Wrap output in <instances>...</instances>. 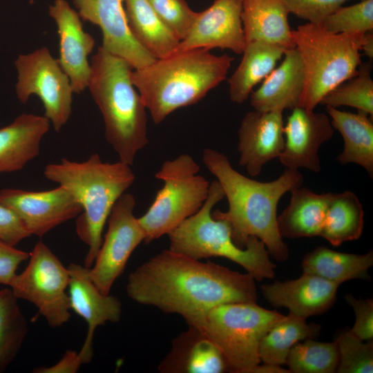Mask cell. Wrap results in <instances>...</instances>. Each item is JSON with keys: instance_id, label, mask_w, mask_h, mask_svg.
<instances>
[{"instance_id": "obj_6", "label": "cell", "mask_w": 373, "mask_h": 373, "mask_svg": "<svg viewBox=\"0 0 373 373\" xmlns=\"http://www.w3.org/2000/svg\"><path fill=\"white\" fill-rule=\"evenodd\" d=\"M224 198L218 180L210 183L208 197L199 211L168 234L169 249L197 260L226 258L258 281L274 278L276 265L263 242L251 236L245 247H240L232 238L229 224L212 216V209Z\"/></svg>"}, {"instance_id": "obj_12", "label": "cell", "mask_w": 373, "mask_h": 373, "mask_svg": "<svg viewBox=\"0 0 373 373\" xmlns=\"http://www.w3.org/2000/svg\"><path fill=\"white\" fill-rule=\"evenodd\" d=\"M135 197L124 193L114 204L108 218V229L93 265L90 278L104 294H110L136 247L145 240V233L133 213Z\"/></svg>"}, {"instance_id": "obj_28", "label": "cell", "mask_w": 373, "mask_h": 373, "mask_svg": "<svg viewBox=\"0 0 373 373\" xmlns=\"http://www.w3.org/2000/svg\"><path fill=\"white\" fill-rule=\"evenodd\" d=\"M130 31L146 51L155 59L173 54L180 40L164 24L148 0H124Z\"/></svg>"}, {"instance_id": "obj_41", "label": "cell", "mask_w": 373, "mask_h": 373, "mask_svg": "<svg viewBox=\"0 0 373 373\" xmlns=\"http://www.w3.org/2000/svg\"><path fill=\"white\" fill-rule=\"evenodd\" d=\"M30 236L15 213L0 203V240L15 246Z\"/></svg>"}, {"instance_id": "obj_5", "label": "cell", "mask_w": 373, "mask_h": 373, "mask_svg": "<svg viewBox=\"0 0 373 373\" xmlns=\"http://www.w3.org/2000/svg\"><path fill=\"white\" fill-rule=\"evenodd\" d=\"M131 66L99 46L93 56L88 88L105 125V137L119 157L132 166L149 143L146 108L135 90Z\"/></svg>"}, {"instance_id": "obj_17", "label": "cell", "mask_w": 373, "mask_h": 373, "mask_svg": "<svg viewBox=\"0 0 373 373\" xmlns=\"http://www.w3.org/2000/svg\"><path fill=\"white\" fill-rule=\"evenodd\" d=\"M69 302L70 309L82 317L88 325L87 334L78 353L83 364L91 361L93 355V337L96 328L107 322L119 321L122 304L110 294H104L93 282L89 269L85 265L72 263L68 267Z\"/></svg>"}, {"instance_id": "obj_14", "label": "cell", "mask_w": 373, "mask_h": 373, "mask_svg": "<svg viewBox=\"0 0 373 373\" xmlns=\"http://www.w3.org/2000/svg\"><path fill=\"white\" fill-rule=\"evenodd\" d=\"M81 19L97 26L102 33V47L126 60L134 70L155 61L132 35L122 2L124 0H71Z\"/></svg>"}, {"instance_id": "obj_35", "label": "cell", "mask_w": 373, "mask_h": 373, "mask_svg": "<svg viewBox=\"0 0 373 373\" xmlns=\"http://www.w3.org/2000/svg\"><path fill=\"white\" fill-rule=\"evenodd\" d=\"M339 352L338 373H372L373 342L359 339L350 329L341 332L335 340Z\"/></svg>"}, {"instance_id": "obj_24", "label": "cell", "mask_w": 373, "mask_h": 373, "mask_svg": "<svg viewBox=\"0 0 373 373\" xmlns=\"http://www.w3.org/2000/svg\"><path fill=\"white\" fill-rule=\"evenodd\" d=\"M289 14L282 0H243L241 19L246 43L262 41L294 48Z\"/></svg>"}, {"instance_id": "obj_42", "label": "cell", "mask_w": 373, "mask_h": 373, "mask_svg": "<svg viewBox=\"0 0 373 373\" xmlns=\"http://www.w3.org/2000/svg\"><path fill=\"white\" fill-rule=\"evenodd\" d=\"M83 365L77 352L67 350L61 358L50 367H40L34 370L35 373H76Z\"/></svg>"}, {"instance_id": "obj_1", "label": "cell", "mask_w": 373, "mask_h": 373, "mask_svg": "<svg viewBox=\"0 0 373 373\" xmlns=\"http://www.w3.org/2000/svg\"><path fill=\"white\" fill-rule=\"evenodd\" d=\"M126 292L134 301L177 314L195 327L218 305L257 300L255 279L249 274L169 249L130 274Z\"/></svg>"}, {"instance_id": "obj_10", "label": "cell", "mask_w": 373, "mask_h": 373, "mask_svg": "<svg viewBox=\"0 0 373 373\" xmlns=\"http://www.w3.org/2000/svg\"><path fill=\"white\" fill-rule=\"evenodd\" d=\"M70 279L68 267L63 265L50 248L39 241L30 253L26 269L16 274L8 287L17 299L28 300L37 307L50 327L68 321Z\"/></svg>"}, {"instance_id": "obj_22", "label": "cell", "mask_w": 373, "mask_h": 373, "mask_svg": "<svg viewBox=\"0 0 373 373\" xmlns=\"http://www.w3.org/2000/svg\"><path fill=\"white\" fill-rule=\"evenodd\" d=\"M162 373H222L229 371L216 345L199 328L189 326L172 341L158 365Z\"/></svg>"}, {"instance_id": "obj_21", "label": "cell", "mask_w": 373, "mask_h": 373, "mask_svg": "<svg viewBox=\"0 0 373 373\" xmlns=\"http://www.w3.org/2000/svg\"><path fill=\"white\" fill-rule=\"evenodd\" d=\"M305 84L301 59L294 48L285 51L282 61L253 91L250 104L260 112L280 111L299 106Z\"/></svg>"}, {"instance_id": "obj_25", "label": "cell", "mask_w": 373, "mask_h": 373, "mask_svg": "<svg viewBox=\"0 0 373 373\" xmlns=\"http://www.w3.org/2000/svg\"><path fill=\"white\" fill-rule=\"evenodd\" d=\"M291 193L288 206L277 217L280 236L288 238L320 236L330 192L318 194L300 186Z\"/></svg>"}, {"instance_id": "obj_19", "label": "cell", "mask_w": 373, "mask_h": 373, "mask_svg": "<svg viewBox=\"0 0 373 373\" xmlns=\"http://www.w3.org/2000/svg\"><path fill=\"white\" fill-rule=\"evenodd\" d=\"M283 112L247 113L238 130L239 164L251 176L258 175L263 166L279 157L284 144Z\"/></svg>"}, {"instance_id": "obj_44", "label": "cell", "mask_w": 373, "mask_h": 373, "mask_svg": "<svg viewBox=\"0 0 373 373\" xmlns=\"http://www.w3.org/2000/svg\"><path fill=\"white\" fill-rule=\"evenodd\" d=\"M289 372V370L282 368L280 365H274L263 363V365H258L255 367L251 373H287Z\"/></svg>"}, {"instance_id": "obj_20", "label": "cell", "mask_w": 373, "mask_h": 373, "mask_svg": "<svg viewBox=\"0 0 373 373\" xmlns=\"http://www.w3.org/2000/svg\"><path fill=\"white\" fill-rule=\"evenodd\" d=\"M338 285L316 275L303 273L297 279L261 286L265 299L273 307H287L306 318L327 311L336 299Z\"/></svg>"}, {"instance_id": "obj_11", "label": "cell", "mask_w": 373, "mask_h": 373, "mask_svg": "<svg viewBox=\"0 0 373 373\" xmlns=\"http://www.w3.org/2000/svg\"><path fill=\"white\" fill-rule=\"evenodd\" d=\"M15 66L18 73V99L26 104L31 95H36L43 104L44 116L59 132L70 117L73 90L58 60L52 57L48 48L42 47L19 55Z\"/></svg>"}, {"instance_id": "obj_26", "label": "cell", "mask_w": 373, "mask_h": 373, "mask_svg": "<svg viewBox=\"0 0 373 373\" xmlns=\"http://www.w3.org/2000/svg\"><path fill=\"white\" fill-rule=\"evenodd\" d=\"M334 128L341 133L344 146L337 160L341 164L354 163L373 177L372 118L363 113H354L325 106Z\"/></svg>"}, {"instance_id": "obj_40", "label": "cell", "mask_w": 373, "mask_h": 373, "mask_svg": "<svg viewBox=\"0 0 373 373\" xmlns=\"http://www.w3.org/2000/svg\"><path fill=\"white\" fill-rule=\"evenodd\" d=\"M30 254L0 240V284L9 286L20 264L29 258Z\"/></svg>"}, {"instance_id": "obj_30", "label": "cell", "mask_w": 373, "mask_h": 373, "mask_svg": "<svg viewBox=\"0 0 373 373\" xmlns=\"http://www.w3.org/2000/svg\"><path fill=\"white\" fill-rule=\"evenodd\" d=\"M364 211L355 193L346 191L331 193L320 236L334 246L360 238L363 228Z\"/></svg>"}, {"instance_id": "obj_31", "label": "cell", "mask_w": 373, "mask_h": 373, "mask_svg": "<svg viewBox=\"0 0 373 373\" xmlns=\"http://www.w3.org/2000/svg\"><path fill=\"white\" fill-rule=\"evenodd\" d=\"M305 319L289 312L273 325L260 343V361L269 365H284L294 345L301 340L317 336L321 325L308 324Z\"/></svg>"}, {"instance_id": "obj_39", "label": "cell", "mask_w": 373, "mask_h": 373, "mask_svg": "<svg viewBox=\"0 0 373 373\" xmlns=\"http://www.w3.org/2000/svg\"><path fill=\"white\" fill-rule=\"evenodd\" d=\"M347 303L352 306L356 321L350 331L362 341L372 340L373 337V300L356 299L351 294L345 296Z\"/></svg>"}, {"instance_id": "obj_16", "label": "cell", "mask_w": 373, "mask_h": 373, "mask_svg": "<svg viewBox=\"0 0 373 373\" xmlns=\"http://www.w3.org/2000/svg\"><path fill=\"white\" fill-rule=\"evenodd\" d=\"M283 133L284 148L278 157L281 164L288 169L320 172L318 150L334 135L329 116L297 106L288 116Z\"/></svg>"}, {"instance_id": "obj_18", "label": "cell", "mask_w": 373, "mask_h": 373, "mask_svg": "<svg viewBox=\"0 0 373 373\" xmlns=\"http://www.w3.org/2000/svg\"><path fill=\"white\" fill-rule=\"evenodd\" d=\"M59 39L58 62L68 77L73 93L79 94L88 87L90 64L88 56L95 46V39L85 32L77 12L66 0H55L49 7Z\"/></svg>"}, {"instance_id": "obj_32", "label": "cell", "mask_w": 373, "mask_h": 373, "mask_svg": "<svg viewBox=\"0 0 373 373\" xmlns=\"http://www.w3.org/2000/svg\"><path fill=\"white\" fill-rule=\"evenodd\" d=\"M10 288L0 289V372L14 361L27 334V323Z\"/></svg>"}, {"instance_id": "obj_9", "label": "cell", "mask_w": 373, "mask_h": 373, "mask_svg": "<svg viewBox=\"0 0 373 373\" xmlns=\"http://www.w3.org/2000/svg\"><path fill=\"white\" fill-rule=\"evenodd\" d=\"M200 165L188 154L166 160L155 177L164 185L147 211L138 218L149 243L168 235L202 207L210 183L198 175Z\"/></svg>"}, {"instance_id": "obj_7", "label": "cell", "mask_w": 373, "mask_h": 373, "mask_svg": "<svg viewBox=\"0 0 373 373\" xmlns=\"http://www.w3.org/2000/svg\"><path fill=\"white\" fill-rule=\"evenodd\" d=\"M364 34H335L308 22L292 30L305 76L299 106L314 111L327 93L356 74Z\"/></svg>"}, {"instance_id": "obj_13", "label": "cell", "mask_w": 373, "mask_h": 373, "mask_svg": "<svg viewBox=\"0 0 373 373\" xmlns=\"http://www.w3.org/2000/svg\"><path fill=\"white\" fill-rule=\"evenodd\" d=\"M0 203L15 213L30 236L39 237L82 212L81 204L61 185L41 191L3 189Z\"/></svg>"}, {"instance_id": "obj_8", "label": "cell", "mask_w": 373, "mask_h": 373, "mask_svg": "<svg viewBox=\"0 0 373 373\" xmlns=\"http://www.w3.org/2000/svg\"><path fill=\"white\" fill-rule=\"evenodd\" d=\"M284 315L256 303H231L213 308L197 327L218 347L229 371L251 373L261 362L258 349L266 333Z\"/></svg>"}, {"instance_id": "obj_27", "label": "cell", "mask_w": 373, "mask_h": 373, "mask_svg": "<svg viewBox=\"0 0 373 373\" xmlns=\"http://www.w3.org/2000/svg\"><path fill=\"white\" fill-rule=\"evenodd\" d=\"M286 50L280 46L262 41L246 43L241 61L228 80L231 101L244 103L254 88L276 67Z\"/></svg>"}, {"instance_id": "obj_43", "label": "cell", "mask_w": 373, "mask_h": 373, "mask_svg": "<svg viewBox=\"0 0 373 373\" xmlns=\"http://www.w3.org/2000/svg\"><path fill=\"white\" fill-rule=\"evenodd\" d=\"M361 51L371 61L373 58V34L372 31L365 32L363 35L361 45Z\"/></svg>"}, {"instance_id": "obj_29", "label": "cell", "mask_w": 373, "mask_h": 373, "mask_svg": "<svg viewBox=\"0 0 373 373\" xmlns=\"http://www.w3.org/2000/svg\"><path fill=\"white\" fill-rule=\"evenodd\" d=\"M373 265L372 250L365 254H355L317 247L303 257V273L319 276L340 285L347 280L367 277V271Z\"/></svg>"}, {"instance_id": "obj_34", "label": "cell", "mask_w": 373, "mask_h": 373, "mask_svg": "<svg viewBox=\"0 0 373 373\" xmlns=\"http://www.w3.org/2000/svg\"><path fill=\"white\" fill-rule=\"evenodd\" d=\"M372 64L361 63L356 74L327 93L320 104L338 108L346 106L372 117L373 80Z\"/></svg>"}, {"instance_id": "obj_2", "label": "cell", "mask_w": 373, "mask_h": 373, "mask_svg": "<svg viewBox=\"0 0 373 373\" xmlns=\"http://www.w3.org/2000/svg\"><path fill=\"white\" fill-rule=\"evenodd\" d=\"M202 161L217 178L229 203L227 211L216 210L212 216L229 224L235 243L244 248L249 238L255 236L275 260H287L289 249L278 231L277 207L285 193L302 186L303 175L286 169L274 181H256L238 172L224 154L211 148L203 150Z\"/></svg>"}, {"instance_id": "obj_3", "label": "cell", "mask_w": 373, "mask_h": 373, "mask_svg": "<svg viewBox=\"0 0 373 373\" xmlns=\"http://www.w3.org/2000/svg\"><path fill=\"white\" fill-rule=\"evenodd\" d=\"M233 60L203 48L177 52L133 70L131 78L158 124L178 108L196 104L222 82Z\"/></svg>"}, {"instance_id": "obj_36", "label": "cell", "mask_w": 373, "mask_h": 373, "mask_svg": "<svg viewBox=\"0 0 373 373\" xmlns=\"http://www.w3.org/2000/svg\"><path fill=\"white\" fill-rule=\"evenodd\" d=\"M327 31L338 33H365L373 29V0H361L356 4L341 6L321 24Z\"/></svg>"}, {"instance_id": "obj_23", "label": "cell", "mask_w": 373, "mask_h": 373, "mask_svg": "<svg viewBox=\"0 0 373 373\" xmlns=\"http://www.w3.org/2000/svg\"><path fill=\"white\" fill-rule=\"evenodd\" d=\"M50 125L45 116L23 113L0 128V173L20 171L37 157Z\"/></svg>"}, {"instance_id": "obj_38", "label": "cell", "mask_w": 373, "mask_h": 373, "mask_svg": "<svg viewBox=\"0 0 373 373\" xmlns=\"http://www.w3.org/2000/svg\"><path fill=\"white\" fill-rule=\"evenodd\" d=\"M289 13L308 23L322 24L325 19L350 0H282ZM361 1V0H360Z\"/></svg>"}, {"instance_id": "obj_33", "label": "cell", "mask_w": 373, "mask_h": 373, "mask_svg": "<svg viewBox=\"0 0 373 373\" xmlns=\"http://www.w3.org/2000/svg\"><path fill=\"white\" fill-rule=\"evenodd\" d=\"M339 363V352L336 341L318 342L307 338L296 343L289 352L286 363L289 372L333 373Z\"/></svg>"}, {"instance_id": "obj_15", "label": "cell", "mask_w": 373, "mask_h": 373, "mask_svg": "<svg viewBox=\"0 0 373 373\" xmlns=\"http://www.w3.org/2000/svg\"><path fill=\"white\" fill-rule=\"evenodd\" d=\"M242 1L215 0L206 10L198 12L189 33L180 41L175 52L220 48L242 54L246 45L241 19Z\"/></svg>"}, {"instance_id": "obj_37", "label": "cell", "mask_w": 373, "mask_h": 373, "mask_svg": "<svg viewBox=\"0 0 373 373\" xmlns=\"http://www.w3.org/2000/svg\"><path fill=\"white\" fill-rule=\"evenodd\" d=\"M164 24L180 40L189 33L197 16L185 0H148Z\"/></svg>"}, {"instance_id": "obj_4", "label": "cell", "mask_w": 373, "mask_h": 373, "mask_svg": "<svg viewBox=\"0 0 373 373\" xmlns=\"http://www.w3.org/2000/svg\"><path fill=\"white\" fill-rule=\"evenodd\" d=\"M44 176L66 188L81 204L76 220L78 237L88 247L84 265L90 268L102 242V232L117 200L133 184L131 166L120 161L104 162L98 153L84 162L62 158L47 164Z\"/></svg>"}]
</instances>
